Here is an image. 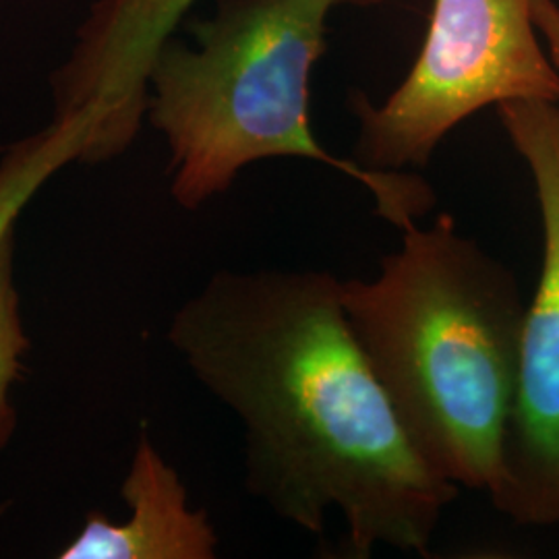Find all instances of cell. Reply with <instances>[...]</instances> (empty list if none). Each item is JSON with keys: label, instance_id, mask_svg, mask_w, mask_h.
Wrapping results in <instances>:
<instances>
[{"label": "cell", "instance_id": "cell-1", "mask_svg": "<svg viewBox=\"0 0 559 559\" xmlns=\"http://www.w3.org/2000/svg\"><path fill=\"white\" fill-rule=\"evenodd\" d=\"M318 270H221L168 321L166 340L245 429L247 489L321 535L338 512L353 558L378 547L429 556L459 487L406 440Z\"/></svg>", "mask_w": 559, "mask_h": 559}, {"label": "cell", "instance_id": "cell-2", "mask_svg": "<svg viewBox=\"0 0 559 559\" xmlns=\"http://www.w3.org/2000/svg\"><path fill=\"white\" fill-rule=\"evenodd\" d=\"M342 307L420 460L456 487L498 489L526 305L514 274L441 216L402 230Z\"/></svg>", "mask_w": 559, "mask_h": 559}, {"label": "cell", "instance_id": "cell-3", "mask_svg": "<svg viewBox=\"0 0 559 559\" xmlns=\"http://www.w3.org/2000/svg\"><path fill=\"white\" fill-rule=\"evenodd\" d=\"M381 0H224L195 27L198 48L168 40L150 73L147 119L170 152V193L193 212L267 158H305L360 182L400 230L433 205L431 187L402 170H369L321 145L309 115L325 21L338 4Z\"/></svg>", "mask_w": 559, "mask_h": 559}, {"label": "cell", "instance_id": "cell-4", "mask_svg": "<svg viewBox=\"0 0 559 559\" xmlns=\"http://www.w3.org/2000/svg\"><path fill=\"white\" fill-rule=\"evenodd\" d=\"M559 104V71L539 41L533 0H433L419 59L388 100L359 96L357 158L369 170L425 166L471 115L506 102Z\"/></svg>", "mask_w": 559, "mask_h": 559}, {"label": "cell", "instance_id": "cell-5", "mask_svg": "<svg viewBox=\"0 0 559 559\" xmlns=\"http://www.w3.org/2000/svg\"><path fill=\"white\" fill-rule=\"evenodd\" d=\"M498 108L535 180L543 261L524 309L519 378L491 500L520 524L551 526L559 524V104L520 100Z\"/></svg>", "mask_w": 559, "mask_h": 559}, {"label": "cell", "instance_id": "cell-6", "mask_svg": "<svg viewBox=\"0 0 559 559\" xmlns=\"http://www.w3.org/2000/svg\"><path fill=\"white\" fill-rule=\"evenodd\" d=\"M198 0H100L52 81L55 117L94 112L98 129L83 156L100 164L120 156L147 115L150 73L182 15Z\"/></svg>", "mask_w": 559, "mask_h": 559}, {"label": "cell", "instance_id": "cell-7", "mask_svg": "<svg viewBox=\"0 0 559 559\" xmlns=\"http://www.w3.org/2000/svg\"><path fill=\"white\" fill-rule=\"evenodd\" d=\"M120 496L129 508L122 522L87 514L80 535L60 559H214L218 535L205 510L191 508L179 471L141 431Z\"/></svg>", "mask_w": 559, "mask_h": 559}, {"label": "cell", "instance_id": "cell-8", "mask_svg": "<svg viewBox=\"0 0 559 559\" xmlns=\"http://www.w3.org/2000/svg\"><path fill=\"white\" fill-rule=\"evenodd\" d=\"M98 129V117L81 110L13 143L0 158V251L15 237L21 212L41 187L71 162H81Z\"/></svg>", "mask_w": 559, "mask_h": 559}, {"label": "cell", "instance_id": "cell-9", "mask_svg": "<svg viewBox=\"0 0 559 559\" xmlns=\"http://www.w3.org/2000/svg\"><path fill=\"white\" fill-rule=\"evenodd\" d=\"M29 338L21 318V299L15 284V237L0 251V454L13 440L17 411L13 388L20 381Z\"/></svg>", "mask_w": 559, "mask_h": 559}, {"label": "cell", "instance_id": "cell-10", "mask_svg": "<svg viewBox=\"0 0 559 559\" xmlns=\"http://www.w3.org/2000/svg\"><path fill=\"white\" fill-rule=\"evenodd\" d=\"M533 21L547 44L549 57L559 71V4L556 0H533Z\"/></svg>", "mask_w": 559, "mask_h": 559}]
</instances>
